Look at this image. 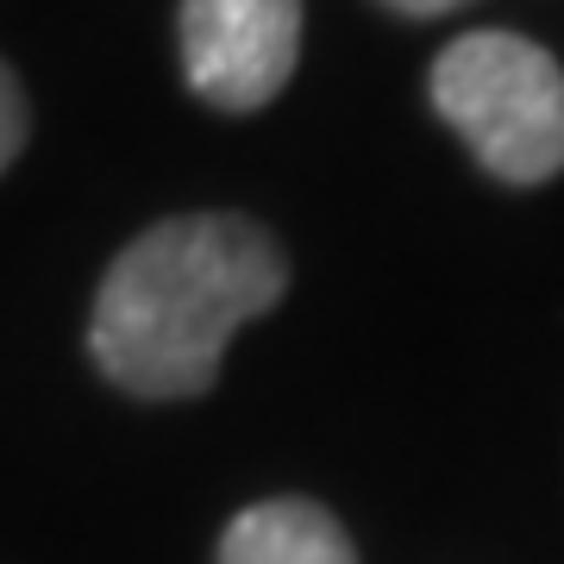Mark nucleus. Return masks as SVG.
Listing matches in <instances>:
<instances>
[{"mask_svg": "<svg viewBox=\"0 0 564 564\" xmlns=\"http://www.w3.org/2000/svg\"><path fill=\"white\" fill-rule=\"evenodd\" d=\"M25 132H32V113H25V88L20 76L0 63V176L13 170V158L25 151Z\"/></svg>", "mask_w": 564, "mask_h": 564, "instance_id": "obj_5", "label": "nucleus"}, {"mask_svg": "<svg viewBox=\"0 0 564 564\" xmlns=\"http://www.w3.org/2000/svg\"><path fill=\"white\" fill-rule=\"evenodd\" d=\"M383 7L408 13V20H440V13H458V7H470V0H383Z\"/></svg>", "mask_w": 564, "mask_h": 564, "instance_id": "obj_6", "label": "nucleus"}, {"mask_svg": "<svg viewBox=\"0 0 564 564\" xmlns=\"http://www.w3.org/2000/svg\"><path fill=\"white\" fill-rule=\"evenodd\" d=\"M289 295L282 245L245 214H176L144 226L107 263L88 351L101 377L139 402L207 395L226 345Z\"/></svg>", "mask_w": 564, "mask_h": 564, "instance_id": "obj_1", "label": "nucleus"}, {"mask_svg": "<svg viewBox=\"0 0 564 564\" xmlns=\"http://www.w3.org/2000/svg\"><path fill=\"white\" fill-rule=\"evenodd\" d=\"M182 76L220 113H258L302 63V0H182Z\"/></svg>", "mask_w": 564, "mask_h": 564, "instance_id": "obj_3", "label": "nucleus"}, {"mask_svg": "<svg viewBox=\"0 0 564 564\" xmlns=\"http://www.w3.org/2000/svg\"><path fill=\"white\" fill-rule=\"evenodd\" d=\"M220 564H358V552L321 502L276 496L232 514L220 533Z\"/></svg>", "mask_w": 564, "mask_h": 564, "instance_id": "obj_4", "label": "nucleus"}, {"mask_svg": "<svg viewBox=\"0 0 564 564\" xmlns=\"http://www.w3.org/2000/svg\"><path fill=\"white\" fill-rule=\"evenodd\" d=\"M433 107L496 182L533 188L564 170V69L521 32H464L433 63Z\"/></svg>", "mask_w": 564, "mask_h": 564, "instance_id": "obj_2", "label": "nucleus"}]
</instances>
